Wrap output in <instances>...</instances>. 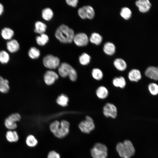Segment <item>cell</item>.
I'll return each mask as SVG.
<instances>
[{
  "mask_svg": "<svg viewBox=\"0 0 158 158\" xmlns=\"http://www.w3.org/2000/svg\"><path fill=\"white\" fill-rule=\"evenodd\" d=\"M55 35L57 39L64 43H71L75 35L73 30L64 24L61 25L57 29Z\"/></svg>",
  "mask_w": 158,
  "mask_h": 158,
  "instance_id": "6da1fadb",
  "label": "cell"
},
{
  "mask_svg": "<svg viewBox=\"0 0 158 158\" xmlns=\"http://www.w3.org/2000/svg\"><path fill=\"white\" fill-rule=\"evenodd\" d=\"M116 149L120 156L123 158H130L135 152L132 143L127 140L123 142H118L116 145Z\"/></svg>",
  "mask_w": 158,
  "mask_h": 158,
  "instance_id": "7a4b0ae2",
  "label": "cell"
},
{
  "mask_svg": "<svg viewBox=\"0 0 158 158\" xmlns=\"http://www.w3.org/2000/svg\"><path fill=\"white\" fill-rule=\"evenodd\" d=\"M58 71L62 77L68 75L72 81H75L77 78V73L75 70L70 64L66 62L62 63L59 66Z\"/></svg>",
  "mask_w": 158,
  "mask_h": 158,
  "instance_id": "3957f363",
  "label": "cell"
},
{
  "mask_svg": "<svg viewBox=\"0 0 158 158\" xmlns=\"http://www.w3.org/2000/svg\"><path fill=\"white\" fill-rule=\"evenodd\" d=\"M107 148L105 145L101 143H96L90 150L93 158H106L107 156Z\"/></svg>",
  "mask_w": 158,
  "mask_h": 158,
  "instance_id": "277c9868",
  "label": "cell"
},
{
  "mask_svg": "<svg viewBox=\"0 0 158 158\" xmlns=\"http://www.w3.org/2000/svg\"><path fill=\"white\" fill-rule=\"evenodd\" d=\"M78 127L83 133H89L95 128L92 119L89 116H86L85 120L82 121L78 125Z\"/></svg>",
  "mask_w": 158,
  "mask_h": 158,
  "instance_id": "5b68a950",
  "label": "cell"
},
{
  "mask_svg": "<svg viewBox=\"0 0 158 158\" xmlns=\"http://www.w3.org/2000/svg\"><path fill=\"white\" fill-rule=\"evenodd\" d=\"M43 62L45 67L50 69H55L60 65L59 58L51 54H48L44 56Z\"/></svg>",
  "mask_w": 158,
  "mask_h": 158,
  "instance_id": "8992f818",
  "label": "cell"
},
{
  "mask_svg": "<svg viewBox=\"0 0 158 158\" xmlns=\"http://www.w3.org/2000/svg\"><path fill=\"white\" fill-rule=\"evenodd\" d=\"M78 13L79 16L83 19H93L95 16L94 8L90 6H83L78 9Z\"/></svg>",
  "mask_w": 158,
  "mask_h": 158,
  "instance_id": "52a82bcc",
  "label": "cell"
},
{
  "mask_svg": "<svg viewBox=\"0 0 158 158\" xmlns=\"http://www.w3.org/2000/svg\"><path fill=\"white\" fill-rule=\"evenodd\" d=\"M70 123L67 121L63 120L60 122V124L56 131L54 134L56 137L62 138L66 137L69 132Z\"/></svg>",
  "mask_w": 158,
  "mask_h": 158,
  "instance_id": "ba28073f",
  "label": "cell"
},
{
  "mask_svg": "<svg viewBox=\"0 0 158 158\" xmlns=\"http://www.w3.org/2000/svg\"><path fill=\"white\" fill-rule=\"evenodd\" d=\"M103 114L107 117H111L115 118L117 115V108L113 104L107 103L103 107Z\"/></svg>",
  "mask_w": 158,
  "mask_h": 158,
  "instance_id": "9c48e42d",
  "label": "cell"
},
{
  "mask_svg": "<svg viewBox=\"0 0 158 158\" xmlns=\"http://www.w3.org/2000/svg\"><path fill=\"white\" fill-rule=\"evenodd\" d=\"M89 39L87 35L84 33H79L74 35L73 41L78 46L83 47L88 44Z\"/></svg>",
  "mask_w": 158,
  "mask_h": 158,
  "instance_id": "30bf717a",
  "label": "cell"
},
{
  "mask_svg": "<svg viewBox=\"0 0 158 158\" xmlns=\"http://www.w3.org/2000/svg\"><path fill=\"white\" fill-rule=\"evenodd\" d=\"M136 6L141 12L145 13L148 12L150 9L152 4L149 0H138L135 1Z\"/></svg>",
  "mask_w": 158,
  "mask_h": 158,
  "instance_id": "8fae6325",
  "label": "cell"
},
{
  "mask_svg": "<svg viewBox=\"0 0 158 158\" xmlns=\"http://www.w3.org/2000/svg\"><path fill=\"white\" fill-rule=\"evenodd\" d=\"M59 78L58 75L51 71H48L44 75V80L45 83L48 85L53 84Z\"/></svg>",
  "mask_w": 158,
  "mask_h": 158,
  "instance_id": "7c38bea8",
  "label": "cell"
},
{
  "mask_svg": "<svg viewBox=\"0 0 158 158\" xmlns=\"http://www.w3.org/2000/svg\"><path fill=\"white\" fill-rule=\"evenodd\" d=\"M147 77L156 81H158V71L157 67L150 66L148 67L145 72Z\"/></svg>",
  "mask_w": 158,
  "mask_h": 158,
  "instance_id": "4fadbf2b",
  "label": "cell"
},
{
  "mask_svg": "<svg viewBox=\"0 0 158 158\" xmlns=\"http://www.w3.org/2000/svg\"><path fill=\"white\" fill-rule=\"evenodd\" d=\"M6 48L10 52L14 53L17 52L20 48V45L18 41L15 39H11L6 44Z\"/></svg>",
  "mask_w": 158,
  "mask_h": 158,
  "instance_id": "5bb4252c",
  "label": "cell"
},
{
  "mask_svg": "<svg viewBox=\"0 0 158 158\" xmlns=\"http://www.w3.org/2000/svg\"><path fill=\"white\" fill-rule=\"evenodd\" d=\"M128 77L131 81L137 82L141 79L142 75L141 72L139 70L133 69L128 73Z\"/></svg>",
  "mask_w": 158,
  "mask_h": 158,
  "instance_id": "9a60e30c",
  "label": "cell"
},
{
  "mask_svg": "<svg viewBox=\"0 0 158 158\" xmlns=\"http://www.w3.org/2000/svg\"><path fill=\"white\" fill-rule=\"evenodd\" d=\"M10 89L8 80L0 75V92L6 94L9 92Z\"/></svg>",
  "mask_w": 158,
  "mask_h": 158,
  "instance_id": "2e32d148",
  "label": "cell"
},
{
  "mask_svg": "<svg viewBox=\"0 0 158 158\" xmlns=\"http://www.w3.org/2000/svg\"><path fill=\"white\" fill-rule=\"evenodd\" d=\"M113 64L116 68L120 71H125L127 67V65L126 61L120 58L116 59L114 61Z\"/></svg>",
  "mask_w": 158,
  "mask_h": 158,
  "instance_id": "e0dca14e",
  "label": "cell"
},
{
  "mask_svg": "<svg viewBox=\"0 0 158 158\" xmlns=\"http://www.w3.org/2000/svg\"><path fill=\"white\" fill-rule=\"evenodd\" d=\"M103 50L106 54L111 56L115 53L116 47L113 43L110 42H107L104 44Z\"/></svg>",
  "mask_w": 158,
  "mask_h": 158,
  "instance_id": "ac0fdd59",
  "label": "cell"
},
{
  "mask_svg": "<svg viewBox=\"0 0 158 158\" xmlns=\"http://www.w3.org/2000/svg\"><path fill=\"white\" fill-rule=\"evenodd\" d=\"M96 95L100 99H104L108 96L109 91L107 88L103 86H99L96 91Z\"/></svg>",
  "mask_w": 158,
  "mask_h": 158,
  "instance_id": "d6986e66",
  "label": "cell"
},
{
  "mask_svg": "<svg viewBox=\"0 0 158 158\" xmlns=\"http://www.w3.org/2000/svg\"><path fill=\"white\" fill-rule=\"evenodd\" d=\"M14 32L11 29L5 27L1 31V35L2 38L5 40H10L14 35Z\"/></svg>",
  "mask_w": 158,
  "mask_h": 158,
  "instance_id": "ffe728a7",
  "label": "cell"
},
{
  "mask_svg": "<svg viewBox=\"0 0 158 158\" xmlns=\"http://www.w3.org/2000/svg\"><path fill=\"white\" fill-rule=\"evenodd\" d=\"M113 85L116 87L124 88L126 85V82L124 78L122 76L114 78L113 80Z\"/></svg>",
  "mask_w": 158,
  "mask_h": 158,
  "instance_id": "44dd1931",
  "label": "cell"
},
{
  "mask_svg": "<svg viewBox=\"0 0 158 158\" xmlns=\"http://www.w3.org/2000/svg\"><path fill=\"white\" fill-rule=\"evenodd\" d=\"M6 138L10 142H16L18 140L19 137L16 131L15 130H8L6 134Z\"/></svg>",
  "mask_w": 158,
  "mask_h": 158,
  "instance_id": "7402d4cb",
  "label": "cell"
},
{
  "mask_svg": "<svg viewBox=\"0 0 158 158\" xmlns=\"http://www.w3.org/2000/svg\"><path fill=\"white\" fill-rule=\"evenodd\" d=\"M89 40L91 43L98 45L102 43V37L99 33L93 32L91 34Z\"/></svg>",
  "mask_w": 158,
  "mask_h": 158,
  "instance_id": "603a6c76",
  "label": "cell"
},
{
  "mask_svg": "<svg viewBox=\"0 0 158 158\" xmlns=\"http://www.w3.org/2000/svg\"><path fill=\"white\" fill-rule=\"evenodd\" d=\"M47 28L46 25L43 23L38 21L35 23V28L34 32L40 34L44 33Z\"/></svg>",
  "mask_w": 158,
  "mask_h": 158,
  "instance_id": "cb8c5ba5",
  "label": "cell"
},
{
  "mask_svg": "<svg viewBox=\"0 0 158 158\" xmlns=\"http://www.w3.org/2000/svg\"><path fill=\"white\" fill-rule=\"evenodd\" d=\"M53 14L52 10L49 8H44L42 11V16L46 20L49 21L51 19Z\"/></svg>",
  "mask_w": 158,
  "mask_h": 158,
  "instance_id": "d4e9b609",
  "label": "cell"
},
{
  "mask_svg": "<svg viewBox=\"0 0 158 158\" xmlns=\"http://www.w3.org/2000/svg\"><path fill=\"white\" fill-rule=\"evenodd\" d=\"M120 15L121 17L124 19L128 20L131 18L132 12L129 8L125 7L121 9Z\"/></svg>",
  "mask_w": 158,
  "mask_h": 158,
  "instance_id": "484cf974",
  "label": "cell"
},
{
  "mask_svg": "<svg viewBox=\"0 0 158 158\" xmlns=\"http://www.w3.org/2000/svg\"><path fill=\"white\" fill-rule=\"evenodd\" d=\"M37 44L41 46L44 45L49 41L48 36L44 33L41 34L40 36H37L36 38Z\"/></svg>",
  "mask_w": 158,
  "mask_h": 158,
  "instance_id": "4316f807",
  "label": "cell"
},
{
  "mask_svg": "<svg viewBox=\"0 0 158 158\" xmlns=\"http://www.w3.org/2000/svg\"><path fill=\"white\" fill-rule=\"evenodd\" d=\"M26 143L27 145L30 147H34L37 144L38 140L33 135H30L27 137Z\"/></svg>",
  "mask_w": 158,
  "mask_h": 158,
  "instance_id": "83f0119b",
  "label": "cell"
},
{
  "mask_svg": "<svg viewBox=\"0 0 158 158\" xmlns=\"http://www.w3.org/2000/svg\"><path fill=\"white\" fill-rule=\"evenodd\" d=\"M79 59L80 63L85 66L87 65L90 63L91 57L87 54L83 53L79 56Z\"/></svg>",
  "mask_w": 158,
  "mask_h": 158,
  "instance_id": "f1b7e54d",
  "label": "cell"
},
{
  "mask_svg": "<svg viewBox=\"0 0 158 158\" xmlns=\"http://www.w3.org/2000/svg\"><path fill=\"white\" fill-rule=\"evenodd\" d=\"M92 75L93 78L96 80H101L103 77V73L99 69L97 68H93L92 71Z\"/></svg>",
  "mask_w": 158,
  "mask_h": 158,
  "instance_id": "f546056e",
  "label": "cell"
},
{
  "mask_svg": "<svg viewBox=\"0 0 158 158\" xmlns=\"http://www.w3.org/2000/svg\"><path fill=\"white\" fill-rule=\"evenodd\" d=\"M56 102L59 105L62 107H65L68 105V98L66 95L62 94L58 97Z\"/></svg>",
  "mask_w": 158,
  "mask_h": 158,
  "instance_id": "4dcf8cb0",
  "label": "cell"
},
{
  "mask_svg": "<svg viewBox=\"0 0 158 158\" xmlns=\"http://www.w3.org/2000/svg\"><path fill=\"white\" fill-rule=\"evenodd\" d=\"M28 54L31 58L33 59H37L38 58L40 55V51L35 47H32L29 50Z\"/></svg>",
  "mask_w": 158,
  "mask_h": 158,
  "instance_id": "1f68e13d",
  "label": "cell"
},
{
  "mask_svg": "<svg viewBox=\"0 0 158 158\" xmlns=\"http://www.w3.org/2000/svg\"><path fill=\"white\" fill-rule=\"evenodd\" d=\"M10 59L8 54L4 50L0 51V62L2 64L8 63Z\"/></svg>",
  "mask_w": 158,
  "mask_h": 158,
  "instance_id": "d6a6232c",
  "label": "cell"
},
{
  "mask_svg": "<svg viewBox=\"0 0 158 158\" xmlns=\"http://www.w3.org/2000/svg\"><path fill=\"white\" fill-rule=\"evenodd\" d=\"M4 125L7 128L10 130L15 129L17 127L16 122L10 120L8 117L6 118L5 120Z\"/></svg>",
  "mask_w": 158,
  "mask_h": 158,
  "instance_id": "836d02e7",
  "label": "cell"
},
{
  "mask_svg": "<svg viewBox=\"0 0 158 158\" xmlns=\"http://www.w3.org/2000/svg\"><path fill=\"white\" fill-rule=\"evenodd\" d=\"M148 89L150 93L153 95L158 94V85L154 83H151L148 85Z\"/></svg>",
  "mask_w": 158,
  "mask_h": 158,
  "instance_id": "e575fe53",
  "label": "cell"
},
{
  "mask_svg": "<svg viewBox=\"0 0 158 158\" xmlns=\"http://www.w3.org/2000/svg\"><path fill=\"white\" fill-rule=\"evenodd\" d=\"M60 124V122L57 120L54 121L51 123L49 125V129L53 134L56 132Z\"/></svg>",
  "mask_w": 158,
  "mask_h": 158,
  "instance_id": "d590c367",
  "label": "cell"
},
{
  "mask_svg": "<svg viewBox=\"0 0 158 158\" xmlns=\"http://www.w3.org/2000/svg\"><path fill=\"white\" fill-rule=\"evenodd\" d=\"M7 117L10 120L16 122L19 121L21 118L20 115L18 113L12 114Z\"/></svg>",
  "mask_w": 158,
  "mask_h": 158,
  "instance_id": "8d00e7d4",
  "label": "cell"
},
{
  "mask_svg": "<svg viewBox=\"0 0 158 158\" xmlns=\"http://www.w3.org/2000/svg\"><path fill=\"white\" fill-rule=\"evenodd\" d=\"M47 158H61L60 154L54 150H52L48 153Z\"/></svg>",
  "mask_w": 158,
  "mask_h": 158,
  "instance_id": "74e56055",
  "label": "cell"
},
{
  "mask_svg": "<svg viewBox=\"0 0 158 158\" xmlns=\"http://www.w3.org/2000/svg\"><path fill=\"white\" fill-rule=\"evenodd\" d=\"M66 1L68 5L75 7L77 6L78 1V0H66Z\"/></svg>",
  "mask_w": 158,
  "mask_h": 158,
  "instance_id": "f35d334b",
  "label": "cell"
},
{
  "mask_svg": "<svg viewBox=\"0 0 158 158\" xmlns=\"http://www.w3.org/2000/svg\"><path fill=\"white\" fill-rule=\"evenodd\" d=\"M4 11V7L3 5L0 3V16L1 15Z\"/></svg>",
  "mask_w": 158,
  "mask_h": 158,
  "instance_id": "ab89813d",
  "label": "cell"
},
{
  "mask_svg": "<svg viewBox=\"0 0 158 158\" xmlns=\"http://www.w3.org/2000/svg\"><path fill=\"white\" fill-rule=\"evenodd\" d=\"M157 67V68L158 71V67Z\"/></svg>",
  "mask_w": 158,
  "mask_h": 158,
  "instance_id": "60d3db41",
  "label": "cell"
}]
</instances>
